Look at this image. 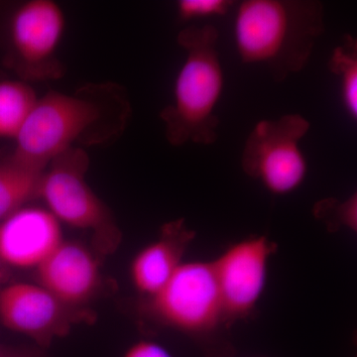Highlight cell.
<instances>
[{
	"instance_id": "7",
	"label": "cell",
	"mask_w": 357,
	"mask_h": 357,
	"mask_svg": "<svg viewBox=\"0 0 357 357\" xmlns=\"http://www.w3.org/2000/svg\"><path fill=\"white\" fill-rule=\"evenodd\" d=\"M310 126L300 114L257 122L244 145L241 156L244 172L274 195L282 196L297 190L307 172L300 142Z\"/></svg>"
},
{
	"instance_id": "15",
	"label": "cell",
	"mask_w": 357,
	"mask_h": 357,
	"mask_svg": "<svg viewBox=\"0 0 357 357\" xmlns=\"http://www.w3.org/2000/svg\"><path fill=\"white\" fill-rule=\"evenodd\" d=\"M328 69L340 79V96L347 114L357 117V42L351 35H344L342 43L333 49Z\"/></svg>"
},
{
	"instance_id": "4",
	"label": "cell",
	"mask_w": 357,
	"mask_h": 357,
	"mask_svg": "<svg viewBox=\"0 0 357 357\" xmlns=\"http://www.w3.org/2000/svg\"><path fill=\"white\" fill-rule=\"evenodd\" d=\"M89 168L86 149L74 147L66 150L45 169L37 198L43 199L59 222L91 232L93 252L107 256L121 245V230L109 206L86 183Z\"/></svg>"
},
{
	"instance_id": "6",
	"label": "cell",
	"mask_w": 357,
	"mask_h": 357,
	"mask_svg": "<svg viewBox=\"0 0 357 357\" xmlns=\"http://www.w3.org/2000/svg\"><path fill=\"white\" fill-rule=\"evenodd\" d=\"M62 7L53 0H29L9 17L3 63L26 83L54 81L65 75L58 57L66 30Z\"/></svg>"
},
{
	"instance_id": "18",
	"label": "cell",
	"mask_w": 357,
	"mask_h": 357,
	"mask_svg": "<svg viewBox=\"0 0 357 357\" xmlns=\"http://www.w3.org/2000/svg\"><path fill=\"white\" fill-rule=\"evenodd\" d=\"M123 357H173V356L163 345L151 340H140L131 345L124 354Z\"/></svg>"
},
{
	"instance_id": "3",
	"label": "cell",
	"mask_w": 357,
	"mask_h": 357,
	"mask_svg": "<svg viewBox=\"0 0 357 357\" xmlns=\"http://www.w3.org/2000/svg\"><path fill=\"white\" fill-rule=\"evenodd\" d=\"M218 39V30L211 25L189 26L178 33L185 59L176 77L173 102L160 114L173 146L211 145L218 140L215 109L225 84Z\"/></svg>"
},
{
	"instance_id": "19",
	"label": "cell",
	"mask_w": 357,
	"mask_h": 357,
	"mask_svg": "<svg viewBox=\"0 0 357 357\" xmlns=\"http://www.w3.org/2000/svg\"><path fill=\"white\" fill-rule=\"evenodd\" d=\"M0 357H46L38 349L25 347H1Z\"/></svg>"
},
{
	"instance_id": "2",
	"label": "cell",
	"mask_w": 357,
	"mask_h": 357,
	"mask_svg": "<svg viewBox=\"0 0 357 357\" xmlns=\"http://www.w3.org/2000/svg\"><path fill=\"white\" fill-rule=\"evenodd\" d=\"M316 0H245L237 8L234 40L243 63L266 68L276 82L306 67L325 31Z\"/></svg>"
},
{
	"instance_id": "9",
	"label": "cell",
	"mask_w": 357,
	"mask_h": 357,
	"mask_svg": "<svg viewBox=\"0 0 357 357\" xmlns=\"http://www.w3.org/2000/svg\"><path fill=\"white\" fill-rule=\"evenodd\" d=\"M276 250V243L267 236H251L232 244L211 262L229 326L248 318L257 307Z\"/></svg>"
},
{
	"instance_id": "1",
	"label": "cell",
	"mask_w": 357,
	"mask_h": 357,
	"mask_svg": "<svg viewBox=\"0 0 357 357\" xmlns=\"http://www.w3.org/2000/svg\"><path fill=\"white\" fill-rule=\"evenodd\" d=\"M131 114L128 91L119 84H86L72 93L50 91L37 100L10 155L45 170L70 148L105 146L119 139Z\"/></svg>"
},
{
	"instance_id": "5",
	"label": "cell",
	"mask_w": 357,
	"mask_h": 357,
	"mask_svg": "<svg viewBox=\"0 0 357 357\" xmlns=\"http://www.w3.org/2000/svg\"><path fill=\"white\" fill-rule=\"evenodd\" d=\"M137 312L154 325L197 338L229 326L211 262H183L158 293L140 298Z\"/></svg>"
},
{
	"instance_id": "11",
	"label": "cell",
	"mask_w": 357,
	"mask_h": 357,
	"mask_svg": "<svg viewBox=\"0 0 357 357\" xmlns=\"http://www.w3.org/2000/svg\"><path fill=\"white\" fill-rule=\"evenodd\" d=\"M63 243L60 222L48 210L22 206L0 222V261L32 269Z\"/></svg>"
},
{
	"instance_id": "20",
	"label": "cell",
	"mask_w": 357,
	"mask_h": 357,
	"mask_svg": "<svg viewBox=\"0 0 357 357\" xmlns=\"http://www.w3.org/2000/svg\"><path fill=\"white\" fill-rule=\"evenodd\" d=\"M7 273H8V268L0 261V283L6 278Z\"/></svg>"
},
{
	"instance_id": "10",
	"label": "cell",
	"mask_w": 357,
	"mask_h": 357,
	"mask_svg": "<svg viewBox=\"0 0 357 357\" xmlns=\"http://www.w3.org/2000/svg\"><path fill=\"white\" fill-rule=\"evenodd\" d=\"M37 281L56 298L86 307L102 289L98 255L83 244L64 241L36 268Z\"/></svg>"
},
{
	"instance_id": "14",
	"label": "cell",
	"mask_w": 357,
	"mask_h": 357,
	"mask_svg": "<svg viewBox=\"0 0 357 357\" xmlns=\"http://www.w3.org/2000/svg\"><path fill=\"white\" fill-rule=\"evenodd\" d=\"M38 98L31 84L21 79L0 81V138L17 137Z\"/></svg>"
},
{
	"instance_id": "16",
	"label": "cell",
	"mask_w": 357,
	"mask_h": 357,
	"mask_svg": "<svg viewBox=\"0 0 357 357\" xmlns=\"http://www.w3.org/2000/svg\"><path fill=\"white\" fill-rule=\"evenodd\" d=\"M314 215L321 220L328 230L335 231L349 229L356 231L357 227V197L352 195L347 201L328 198L314 204Z\"/></svg>"
},
{
	"instance_id": "13",
	"label": "cell",
	"mask_w": 357,
	"mask_h": 357,
	"mask_svg": "<svg viewBox=\"0 0 357 357\" xmlns=\"http://www.w3.org/2000/svg\"><path fill=\"white\" fill-rule=\"evenodd\" d=\"M44 171L25 165L11 155L0 159V222L37 198Z\"/></svg>"
},
{
	"instance_id": "17",
	"label": "cell",
	"mask_w": 357,
	"mask_h": 357,
	"mask_svg": "<svg viewBox=\"0 0 357 357\" xmlns=\"http://www.w3.org/2000/svg\"><path fill=\"white\" fill-rule=\"evenodd\" d=\"M232 6L230 0H180L177 11L182 20H202L225 15Z\"/></svg>"
},
{
	"instance_id": "21",
	"label": "cell",
	"mask_w": 357,
	"mask_h": 357,
	"mask_svg": "<svg viewBox=\"0 0 357 357\" xmlns=\"http://www.w3.org/2000/svg\"><path fill=\"white\" fill-rule=\"evenodd\" d=\"M1 347H2V345H0V349H1Z\"/></svg>"
},
{
	"instance_id": "8",
	"label": "cell",
	"mask_w": 357,
	"mask_h": 357,
	"mask_svg": "<svg viewBox=\"0 0 357 357\" xmlns=\"http://www.w3.org/2000/svg\"><path fill=\"white\" fill-rule=\"evenodd\" d=\"M88 307L65 304L39 284H10L0 290V321L13 332L31 337L39 347L67 337L75 326L95 323Z\"/></svg>"
},
{
	"instance_id": "12",
	"label": "cell",
	"mask_w": 357,
	"mask_h": 357,
	"mask_svg": "<svg viewBox=\"0 0 357 357\" xmlns=\"http://www.w3.org/2000/svg\"><path fill=\"white\" fill-rule=\"evenodd\" d=\"M194 230L184 220L167 222L153 243L141 249L131 261L130 279L141 298L151 297L168 283L183 263V257L195 238Z\"/></svg>"
}]
</instances>
